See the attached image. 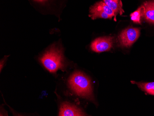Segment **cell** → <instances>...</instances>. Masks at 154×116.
Returning a JSON list of instances; mask_svg holds the SVG:
<instances>
[{"mask_svg":"<svg viewBox=\"0 0 154 116\" xmlns=\"http://www.w3.org/2000/svg\"><path fill=\"white\" fill-rule=\"evenodd\" d=\"M36 1L39 2H44L46 1V0H35Z\"/></svg>","mask_w":154,"mask_h":116,"instance_id":"obj_11","label":"cell"},{"mask_svg":"<svg viewBox=\"0 0 154 116\" xmlns=\"http://www.w3.org/2000/svg\"><path fill=\"white\" fill-rule=\"evenodd\" d=\"M143 16L142 8L141 7L137 10L131 14V20L135 23L141 24V18Z\"/></svg>","mask_w":154,"mask_h":116,"instance_id":"obj_10","label":"cell"},{"mask_svg":"<svg viewBox=\"0 0 154 116\" xmlns=\"http://www.w3.org/2000/svg\"><path fill=\"white\" fill-rule=\"evenodd\" d=\"M41 62L51 73H55L64 67L63 55L61 49L52 46L40 58Z\"/></svg>","mask_w":154,"mask_h":116,"instance_id":"obj_2","label":"cell"},{"mask_svg":"<svg viewBox=\"0 0 154 116\" xmlns=\"http://www.w3.org/2000/svg\"><path fill=\"white\" fill-rule=\"evenodd\" d=\"M106 5L109 7L115 13V19L118 14H122L124 12L121 0H103Z\"/></svg>","mask_w":154,"mask_h":116,"instance_id":"obj_8","label":"cell"},{"mask_svg":"<svg viewBox=\"0 0 154 116\" xmlns=\"http://www.w3.org/2000/svg\"><path fill=\"white\" fill-rule=\"evenodd\" d=\"M89 16L92 20L97 18L112 19L115 16V13L104 2H100L96 3L90 8Z\"/></svg>","mask_w":154,"mask_h":116,"instance_id":"obj_3","label":"cell"},{"mask_svg":"<svg viewBox=\"0 0 154 116\" xmlns=\"http://www.w3.org/2000/svg\"><path fill=\"white\" fill-rule=\"evenodd\" d=\"M69 87L77 95L81 97L94 100L91 80L80 72H75L68 80Z\"/></svg>","mask_w":154,"mask_h":116,"instance_id":"obj_1","label":"cell"},{"mask_svg":"<svg viewBox=\"0 0 154 116\" xmlns=\"http://www.w3.org/2000/svg\"><path fill=\"white\" fill-rule=\"evenodd\" d=\"M59 116H86V114L76 105L67 102H64L60 105Z\"/></svg>","mask_w":154,"mask_h":116,"instance_id":"obj_6","label":"cell"},{"mask_svg":"<svg viewBox=\"0 0 154 116\" xmlns=\"http://www.w3.org/2000/svg\"><path fill=\"white\" fill-rule=\"evenodd\" d=\"M142 8L143 16L147 21L154 24V0L145 2Z\"/></svg>","mask_w":154,"mask_h":116,"instance_id":"obj_7","label":"cell"},{"mask_svg":"<svg viewBox=\"0 0 154 116\" xmlns=\"http://www.w3.org/2000/svg\"><path fill=\"white\" fill-rule=\"evenodd\" d=\"M140 29L128 28L123 30L119 36L120 45L124 47H129L134 44L140 35Z\"/></svg>","mask_w":154,"mask_h":116,"instance_id":"obj_4","label":"cell"},{"mask_svg":"<svg viewBox=\"0 0 154 116\" xmlns=\"http://www.w3.org/2000/svg\"><path fill=\"white\" fill-rule=\"evenodd\" d=\"M131 83L135 84L142 90L148 94L154 95V82L152 83H141L131 81Z\"/></svg>","mask_w":154,"mask_h":116,"instance_id":"obj_9","label":"cell"},{"mask_svg":"<svg viewBox=\"0 0 154 116\" xmlns=\"http://www.w3.org/2000/svg\"><path fill=\"white\" fill-rule=\"evenodd\" d=\"M113 46V38L102 37L96 39L91 45V49L93 52L100 53L109 51Z\"/></svg>","mask_w":154,"mask_h":116,"instance_id":"obj_5","label":"cell"}]
</instances>
